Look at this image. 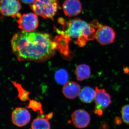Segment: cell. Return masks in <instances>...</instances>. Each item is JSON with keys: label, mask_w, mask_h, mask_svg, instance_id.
I'll use <instances>...</instances> for the list:
<instances>
[{"label": "cell", "mask_w": 129, "mask_h": 129, "mask_svg": "<svg viewBox=\"0 0 129 129\" xmlns=\"http://www.w3.org/2000/svg\"><path fill=\"white\" fill-rule=\"evenodd\" d=\"M58 22L62 26V29L56 28L57 34L64 36L69 41L71 39L74 40L75 44L81 47L85 46L88 41L95 39L97 29L101 25L97 20L88 23L79 18L66 22L61 18Z\"/></svg>", "instance_id": "7a4b0ae2"}, {"label": "cell", "mask_w": 129, "mask_h": 129, "mask_svg": "<svg viewBox=\"0 0 129 129\" xmlns=\"http://www.w3.org/2000/svg\"><path fill=\"white\" fill-rule=\"evenodd\" d=\"M18 27L23 31L30 32L36 29L39 26V19L35 13L17 14Z\"/></svg>", "instance_id": "5b68a950"}, {"label": "cell", "mask_w": 129, "mask_h": 129, "mask_svg": "<svg viewBox=\"0 0 129 129\" xmlns=\"http://www.w3.org/2000/svg\"><path fill=\"white\" fill-rule=\"evenodd\" d=\"M115 38V32L109 26L101 24L97 29L95 39L100 45H106L112 44Z\"/></svg>", "instance_id": "8992f818"}, {"label": "cell", "mask_w": 129, "mask_h": 129, "mask_svg": "<svg viewBox=\"0 0 129 129\" xmlns=\"http://www.w3.org/2000/svg\"><path fill=\"white\" fill-rule=\"evenodd\" d=\"M11 44L13 52L20 61H45L55 55L57 48L48 34L23 30L14 35Z\"/></svg>", "instance_id": "6da1fadb"}, {"label": "cell", "mask_w": 129, "mask_h": 129, "mask_svg": "<svg viewBox=\"0 0 129 129\" xmlns=\"http://www.w3.org/2000/svg\"><path fill=\"white\" fill-rule=\"evenodd\" d=\"M96 94L95 101V103L94 113L96 115H103V111L112 103L111 96L104 89L95 88Z\"/></svg>", "instance_id": "277c9868"}, {"label": "cell", "mask_w": 129, "mask_h": 129, "mask_svg": "<svg viewBox=\"0 0 129 129\" xmlns=\"http://www.w3.org/2000/svg\"><path fill=\"white\" fill-rule=\"evenodd\" d=\"M95 90L90 86H85L81 90L79 97L84 103H90L95 99Z\"/></svg>", "instance_id": "4fadbf2b"}, {"label": "cell", "mask_w": 129, "mask_h": 129, "mask_svg": "<svg viewBox=\"0 0 129 129\" xmlns=\"http://www.w3.org/2000/svg\"><path fill=\"white\" fill-rule=\"evenodd\" d=\"M24 3L27 4H30V5L32 4L35 0H21Z\"/></svg>", "instance_id": "e0dca14e"}, {"label": "cell", "mask_w": 129, "mask_h": 129, "mask_svg": "<svg viewBox=\"0 0 129 129\" xmlns=\"http://www.w3.org/2000/svg\"><path fill=\"white\" fill-rule=\"evenodd\" d=\"M72 119L74 125L79 129L88 127L91 121L89 114L85 110L81 109L76 110L72 113Z\"/></svg>", "instance_id": "9c48e42d"}, {"label": "cell", "mask_w": 129, "mask_h": 129, "mask_svg": "<svg viewBox=\"0 0 129 129\" xmlns=\"http://www.w3.org/2000/svg\"><path fill=\"white\" fill-rule=\"evenodd\" d=\"M35 14L45 19H52L60 9L58 0H35L30 5Z\"/></svg>", "instance_id": "3957f363"}, {"label": "cell", "mask_w": 129, "mask_h": 129, "mask_svg": "<svg viewBox=\"0 0 129 129\" xmlns=\"http://www.w3.org/2000/svg\"><path fill=\"white\" fill-rule=\"evenodd\" d=\"M75 74L76 79L79 81L87 79L90 76V68L89 65L86 64H80L76 67Z\"/></svg>", "instance_id": "5bb4252c"}, {"label": "cell", "mask_w": 129, "mask_h": 129, "mask_svg": "<svg viewBox=\"0 0 129 129\" xmlns=\"http://www.w3.org/2000/svg\"><path fill=\"white\" fill-rule=\"evenodd\" d=\"M21 9L19 0H0V14L3 16L16 17Z\"/></svg>", "instance_id": "52a82bcc"}, {"label": "cell", "mask_w": 129, "mask_h": 129, "mask_svg": "<svg viewBox=\"0 0 129 129\" xmlns=\"http://www.w3.org/2000/svg\"><path fill=\"white\" fill-rule=\"evenodd\" d=\"M55 79L58 84L64 85L68 82L69 80L68 74L65 70H58L55 74Z\"/></svg>", "instance_id": "9a60e30c"}, {"label": "cell", "mask_w": 129, "mask_h": 129, "mask_svg": "<svg viewBox=\"0 0 129 129\" xmlns=\"http://www.w3.org/2000/svg\"><path fill=\"white\" fill-rule=\"evenodd\" d=\"M121 114L123 122L129 125V104H126L122 107Z\"/></svg>", "instance_id": "2e32d148"}, {"label": "cell", "mask_w": 129, "mask_h": 129, "mask_svg": "<svg viewBox=\"0 0 129 129\" xmlns=\"http://www.w3.org/2000/svg\"><path fill=\"white\" fill-rule=\"evenodd\" d=\"M81 91L80 86L76 82L70 81L64 85L62 92L64 96L69 99L76 98L79 94Z\"/></svg>", "instance_id": "8fae6325"}, {"label": "cell", "mask_w": 129, "mask_h": 129, "mask_svg": "<svg viewBox=\"0 0 129 129\" xmlns=\"http://www.w3.org/2000/svg\"><path fill=\"white\" fill-rule=\"evenodd\" d=\"M62 8L66 16L73 17L80 14L82 6L79 0H65L63 4Z\"/></svg>", "instance_id": "30bf717a"}, {"label": "cell", "mask_w": 129, "mask_h": 129, "mask_svg": "<svg viewBox=\"0 0 129 129\" xmlns=\"http://www.w3.org/2000/svg\"><path fill=\"white\" fill-rule=\"evenodd\" d=\"M31 116L29 112L24 108H17L13 111L12 120L16 126L22 127L30 122Z\"/></svg>", "instance_id": "ba28073f"}, {"label": "cell", "mask_w": 129, "mask_h": 129, "mask_svg": "<svg viewBox=\"0 0 129 129\" xmlns=\"http://www.w3.org/2000/svg\"><path fill=\"white\" fill-rule=\"evenodd\" d=\"M53 115V113H50L43 117L35 119L31 124V129H50L49 120L52 117Z\"/></svg>", "instance_id": "7c38bea8"}]
</instances>
